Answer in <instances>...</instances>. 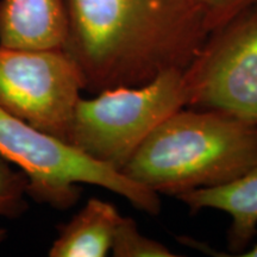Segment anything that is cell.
<instances>
[{"mask_svg":"<svg viewBox=\"0 0 257 257\" xmlns=\"http://www.w3.org/2000/svg\"><path fill=\"white\" fill-rule=\"evenodd\" d=\"M66 9L63 50L93 94L184 72L211 34L197 0H66Z\"/></svg>","mask_w":257,"mask_h":257,"instance_id":"cell-1","label":"cell"},{"mask_svg":"<svg viewBox=\"0 0 257 257\" xmlns=\"http://www.w3.org/2000/svg\"><path fill=\"white\" fill-rule=\"evenodd\" d=\"M257 165V124L214 110L181 108L146 138L120 172L157 194L223 186Z\"/></svg>","mask_w":257,"mask_h":257,"instance_id":"cell-2","label":"cell"},{"mask_svg":"<svg viewBox=\"0 0 257 257\" xmlns=\"http://www.w3.org/2000/svg\"><path fill=\"white\" fill-rule=\"evenodd\" d=\"M0 156L21 169L28 180V197L38 204L68 210L79 201L81 185H92L120 195L150 216L161 211L157 193L3 108Z\"/></svg>","mask_w":257,"mask_h":257,"instance_id":"cell-3","label":"cell"},{"mask_svg":"<svg viewBox=\"0 0 257 257\" xmlns=\"http://www.w3.org/2000/svg\"><path fill=\"white\" fill-rule=\"evenodd\" d=\"M187 107L184 72L168 70L136 87H115L80 98L67 142L99 162L121 170L169 115Z\"/></svg>","mask_w":257,"mask_h":257,"instance_id":"cell-4","label":"cell"},{"mask_svg":"<svg viewBox=\"0 0 257 257\" xmlns=\"http://www.w3.org/2000/svg\"><path fill=\"white\" fill-rule=\"evenodd\" d=\"M184 81L187 107L257 124V3L211 31Z\"/></svg>","mask_w":257,"mask_h":257,"instance_id":"cell-5","label":"cell"},{"mask_svg":"<svg viewBox=\"0 0 257 257\" xmlns=\"http://www.w3.org/2000/svg\"><path fill=\"white\" fill-rule=\"evenodd\" d=\"M82 91V74L63 49L0 47V108L38 130L67 142Z\"/></svg>","mask_w":257,"mask_h":257,"instance_id":"cell-6","label":"cell"},{"mask_svg":"<svg viewBox=\"0 0 257 257\" xmlns=\"http://www.w3.org/2000/svg\"><path fill=\"white\" fill-rule=\"evenodd\" d=\"M66 0H0V47L63 49Z\"/></svg>","mask_w":257,"mask_h":257,"instance_id":"cell-7","label":"cell"},{"mask_svg":"<svg viewBox=\"0 0 257 257\" xmlns=\"http://www.w3.org/2000/svg\"><path fill=\"white\" fill-rule=\"evenodd\" d=\"M192 212L205 208L223 211L231 218L229 249L239 256L257 233V165L230 184L201 188L176 197Z\"/></svg>","mask_w":257,"mask_h":257,"instance_id":"cell-8","label":"cell"},{"mask_svg":"<svg viewBox=\"0 0 257 257\" xmlns=\"http://www.w3.org/2000/svg\"><path fill=\"white\" fill-rule=\"evenodd\" d=\"M121 214L111 202L91 198L68 223L59 227L50 257H105L111 252Z\"/></svg>","mask_w":257,"mask_h":257,"instance_id":"cell-9","label":"cell"},{"mask_svg":"<svg viewBox=\"0 0 257 257\" xmlns=\"http://www.w3.org/2000/svg\"><path fill=\"white\" fill-rule=\"evenodd\" d=\"M114 257H174L165 244L144 236L133 218L121 216L111 249Z\"/></svg>","mask_w":257,"mask_h":257,"instance_id":"cell-10","label":"cell"},{"mask_svg":"<svg viewBox=\"0 0 257 257\" xmlns=\"http://www.w3.org/2000/svg\"><path fill=\"white\" fill-rule=\"evenodd\" d=\"M28 180L0 156V218L16 219L28 210Z\"/></svg>","mask_w":257,"mask_h":257,"instance_id":"cell-11","label":"cell"},{"mask_svg":"<svg viewBox=\"0 0 257 257\" xmlns=\"http://www.w3.org/2000/svg\"><path fill=\"white\" fill-rule=\"evenodd\" d=\"M206 15L211 31L231 21L257 0H197Z\"/></svg>","mask_w":257,"mask_h":257,"instance_id":"cell-12","label":"cell"},{"mask_svg":"<svg viewBox=\"0 0 257 257\" xmlns=\"http://www.w3.org/2000/svg\"><path fill=\"white\" fill-rule=\"evenodd\" d=\"M239 256H242V257H257V244H255V245L251 246V248L246 249L245 251H244L243 253H240Z\"/></svg>","mask_w":257,"mask_h":257,"instance_id":"cell-13","label":"cell"},{"mask_svg":"<svg viewBox=\"0 0 257 257\" xmlns=\"http://www.w3.org/2000/svg\"><path fill=\"white\" fill-rule=\"evenodd\" d=\"M6 237H8V231L5 229H3V227H0V244H2L4 240L6 239Z\"/></svg>","mask_w":257,"mask_h":257,"instance_id":"cell-14","label":"cell"}]
</instances>
